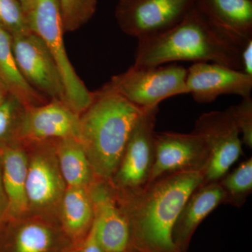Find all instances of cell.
Segmentation results:
<instances>
[{
  "instance_id": "cell-10",
  "label": "cell",
  "mask_w": 252,
  "mask_h": 252,
  "mask_svg": "<svg viewBox=\"0 0 252 252\" xmlns=\"http://www.w3.org/2000/svg\"><path fill=\"white\" fill-rule=\"evenodd\" d=\"M72 246L51 219L28 214L0 225V252H64Z\"/></svg>"
},
{
  "instance_id": "cell-5",
  "label": "cell",
  "mask_w": 252,
  "mask_h": 252,
  "mask_svg": "<svg viewBox=\"0 0 252 252\" xmlns=\"http://www.w3.org/2000/svg\"><path fill=\"white\" fill-rule=\"evenodd\" d=\"M187 75V69L175 64L152 67L133 64L105 85L137 107L152 108L169 97L188 94Z\"/></svg>"
},
{
  "instance_id": "cell-26",
  "label": "cell",
  "mask_w": 252,
  "mask_h": 252,
  "mask_svg": "<svg viewBox=\"0 0 252 252\" xmlns=\"http://www.w3.org/2000/svg\"><path fill=\"white\" fill-rule=\"evenodd\" d=\"M241 102L231 106L233 119L242 135V142L247 147H252V99L251 97L242 98Z\"/></svg>"
},
{
  "instance_id": "cell-15",
  "label": "cell",
  "mask_w": 252,
  "mask_h": 252,
  "mask_svg": "<svg viewBox=\"0 0 252 252\" xmlns=\"http://www.w3.org/2000/svg\"><path fill=\"white\" fill-rule=\"evenodd\" d=\"M186 84L195 102L210 103L223 94L251 97L252 77L217 63H195L187 69Z\"/></svg>"
},
{
  "instance_id": "cell-28",
  "label": "cell",
  "mask_w": 252,
  "mask_h": 252,
  "mask_svg": "<svg viewBox=\"0 0 252 252\" xmlns=\"http://www.w3.org/2000/svg\"><path fill=\"white\" fill-rule=\"evenodd\" d=\"M243 72L252 77V39L243 46L241 51Z\"/></svg>"
},
{
  "instance_id": "cell-30",
  "label": "cell",
  "mask_w": 252,
  "mask_h": 252,
  "mask_svg": "<svg viewBox=\"0 0 252 252\" xmlns=\"http://www.w3.org/2000/svg\"><path fill=\"white\" fill-rule=\"evenodd\" d=\"M18 1L22 4L23 9H24L25 11L26 12L31 8L34 0H18Z\"/></svg>"
},
{
  "instance_id": "cell-27",
  "label": "cell",
  "mask_w": 252,
  "mask_h": 252,
  "mask_svg": "<svg viewBox=\"0 0 252 252\" xmlns=\"http://www.w3.org/2000/svg\"><path fill=\"white\" fill-rule=\"evenodd\" d=\"M72 252H103L96 238L94 224L86 238L74 246Z\"/></svg>"
},
{
  "instance_id": "cell-20",
  "label": "cell",
  "mask_w": 252,
  "mask_h": 252,
  "mask_svg": "<svg viewBox=\"0 0 252 252\" xmlns=\"http://www.w3.org/2000/svg\"><path fill=\"white\" fill-rule=\"evenodd\" d=\"M0 81L9 94L26 107L40 105L50 99L31 87L21 75L15 59L12 36L0 28Z\"/></svg>"
},
{
  "instance_id": "cell-13",
  "label": "cell",
  "mask_w": 252,
  "mask_h": 252,
  "mask_svg": "<svg viewBox=\"0 0 252 252\" xmlns=\"http://www.w3.org/2000/svg\"><path fill=\"white\" fill-rule=\"evenodd\" d=\"M209 161L208 148L198 134L157 132L155 160L149 183L176 172H203L205 174Z\"/></svg>"
},
{
  "instance_id": "cell-12",
  "label": "cell",
  "mask_w": 252,
  "mask_h": 252,
  "mask_svg": "<svg viewBox=\"0 0 252 252\" xmlns=\"http://www.w3.org/2000/svg\"><path fill=\"white\" fill-rule=\"evenodd\" d=\"M96 238L103 252H127L132 246L128 219L109 181L97 179L88 189Z\"/></svg>"
},
{
  "instance_id": "cell-16",
  "label": "cell",
  "mask_w": 252,
  "mask_h": 252,
  "mask_svg": "<svg viewBox=\"0 0 252 252\" xmlns=\"http://www.w3.org/2000/svg\"><path fill=\"white\" fill-rule=\"evenodd\" d=\"M195 6L214 29L240 49L252 39V0H195Z\"/></svg>"
},
{
  "instance_id": "cell-14",
  "label": "cell",
  "mask_w": 252,
  "mask_h": 252,
  "mask_svg": "<svg viewBox=\"0 0 252 252\" xmlns=\"http://www.w3.org/2000/svg\"><path fill=\"white\" fill-rule=\"evenodd\" d=\"M79 131V114L63 101L50 99L40 105L26 107L18 126L17 142L78 139Z\"/></svg>"
},
{
  "instance_id": "cell-3",
  "label": "cell",
  "mask_w": 252,
  "mask_h": 252,
  "mask_svg": "<svg viewBox=\"0 0 252 252\" xmlns=\"http://www.w3.org/2000/svg\"><path fill=\"white\" fill-rule=\"evenodd\" d=\"M144 108L134 105L104 84L79 115L78 140L95 177L109 181L117 171L131 132Z\"/></svg>"
},
{
  "instance_id": "cell-8",
  "label": "cell",
  "mask_w": 252,
  "mask_h": 252,
  "mask_svg": "<svg viewBox=\"0 0 252 252\" xmlns=\"http://www.w3.org/2000/svg\"><path fill=\"white\" fill-rule=\"evenodd\" d=\"M195 4V0H119L114 14L120 29L139 40L174 27Z\"/></svg>"
},
{
  "instance_id": "cell-24",
  "label": "cell",
  "mask_w": 252,
  "mask_h": 252,
  "mask_svg": "<svg viewBox=\"0 0 252 252\" xmlns=\"http://www.w3.org/2000/svg\"><path fill=\"white\" fill-rule=\"evenodd\" d=\"M98 0H59L64 32L77 31L94 16Z\"/></svg>"
},
{
  "instance_id": "cell-23",
  "label": "cell",
  "mask_w": 252,
  "mask_h": 252,
  "mask_svg": "<svg viewBox=\"0 0 252 252\" xmlns=\"http://www.w3.org/2000/svg\"><path fill=\"white\" fill-rule=\"evenodd\" d=\"M25 108L26 106L10 94L0 102V150L18 142V126Z\"/></svg>"
},
{
  "instance_id": "cell-17",
  "label": "cell",
  "mask_w": 252,
  "mask_h": 252,
  "mask_svg": "<svg viewBox=\"0 0 252 252\" xmlns=\"http://www.w3.org/2000/svg\"><path fill=\"white\" fill-rule=\"evenodd\" d=\"M2 163L3 186L7 212L6 220L20 218L29 214L26 182L28 155L26 146L20 142L0 150Z\"/></svg>"
},
{
  "instance_id": "cell-1",
  "label": "cell",
  "mask_w": 252,
  "mask_h": 252,
  "mask_svg": "<svg viewBox=\"0 0 252 252\" xmlns=\"http://www.w3.org/2000/svg\"><path fill=\"white\" fill-rule=\"evenodd\" d=\"M204 172L170 174L130 197L118 195L130 227L132 246L140 252H178L172 239L182 207L200 185Z\"/></svg>"
},
{
  "instance_id": "cell-19",
  "label": "cell",
  "mask_w": 252,
  "mask_h": 252,
  "mask_svg": "<svg viewBox=\"0 0 252 252\" xmlns=\"http://www.w3.org/2000/svg\"><path fill=\"white\" fill-rule=\"evenodd\" d=\"M94 221V207L88 189L67 187L60 205L59 222L74 246L86 238Z\"/></svg>"
},
{
  "instance_id": "cell-32",
  "label": "cell",
  "mask_w": 252,
  "mask_h": 252,
  "mask_svg": "<svg viewBox=\"0 0 252 252\" xmlns=\"http://www.w3.org/2000/svg\"><path fill=\"white\" fill-rule=\"evenodd\" d=\"M74 246L71 247L69 249H67V250H65L64 252H72L73 250H74Z\"/></svg>"
},
{
  "instance_id": "cell-22",
  "label": "cell",
  "mask_w": 252,
  "mask_h": 252,
  "mask_svg": "<svg viewBox=\"0 0 252 252\" xmlns=\"http://www.w3.org/2000/svg\"><path fill=\"white\" fill-rule=\"evenodd\" d=\"M223 194V203L243 206L252 191V158L242 162L231 172L218 181Z\"/></svg>"
},
{
  "instance_id": "cell-2",
  "label": "cell",
  "mask_w": 252,
  "mask_h": 252,
  "mask_svg": "<svg viewBox=\"0 0 252 252\" xmlns=\"http://www.w3.org/2000/svg\"><path fill=\"white\" fill-rule=\"evenodd\" d=\"M137 41L134 65L139 67L190 61L243 70L242 49L214 29L195 6L174 27Z\"/></svg>"
},
{
  "instance_id": "cell-21",
  "label": "cell",
  "mask_w": 252,
  "mask_h": 252,
  "mask_svg": "<svg viewBox=\"0 0 252 252\" xmlns=\"http://www.w3.org/2000/svg\"><path fill=\"white\" fill-rule=\"evenodd\" d=\"M56 154L60 170L68 187L88 189L97 180L77 138L56 140Z\"/></svg>"
},
{
  "instance_id": "cell-9",
  "label": "cell",
  "mask_w": 252,
  "mask_h": 252,
  "mask_svg": "<svg viewBox=\"0 0 252 252\" xmlns=\"http://www.w3.org/2000/svg\"><path fill=\"white\" fill-rule=\"evenodd\" d=\"M193 132L202 137L210 152L203 184L218 182L243 153L231 109L204 113L195 122Z\"/></svg>"
},
{
  "instance_id": "cell-7",
  "label": "cell",
  "mask_w": 252,
  "mask_h": 252,
  "mask_svg": "<svg viewBox=\"0 0 252 252\" xmlns=\"http://www.w3.org/2000/svg\"><path fill=\"white\" fill-rule=\"evenodd\" d=\"M158 111L159 107L144 108L131 132L117 171L109 181L119 196H132L149 185L155 160Z\"/></svg>"
},
{
  "instance_id": "cell-4",
  "label": "cell",
  "mask_w": 252,
  "mask_h": 252,
  "mask_svg": "<svg viewBox=\"0 0 252 252\" xmlns=\"http://www.w3.org/2000/svg\"><path fill=\"white\" fill-rule=\"evenodd\" d=\"M26 13L30 30L44 41L59 68L66 104L80 115L94 100V92L87 89L68 58L59 0H34Z\"/></svg>"
},
{
  "instance_id": "cell-29",
  "label": "cell",
  "mask_w": 252,
  "mask_h": 252,
  "mask_svg": "<svg viewBox=\"0 0 252 252\" xmlns=\"http://www.w3.org/2000/svg\"><path fill=\"white\" fill-rule=\"evenodd\" d=\"M7 212V201L5 195L2 180V163H1V152H0V225L4 221Z\"/></svg>"
},
{
  "instance_id": "cell-25",
  "label": "cell",
  "mask_w": 252,
  "mask_h": 252,
  "mask_svg": "<svg viewBox=\"0 0 252 252\" xmlns=\"http://www.w3.org/2000/svg\"><path fill=\"white\" fill-rule=\"evenodd\" d=\"M0 28L11 36L31 32L27 15L18 0H0Z\"/></svg>"
},
{
  "instance_id": "cell-18",
  "label": "cell",
  "mask_w": 252,
  "mask_h": 252,
  "mask_svg": "<svg viewBox=\"0 0 252 252\" xmlns=\"http://www.w3.org/2000/svg\"><path fill=\"white\" fill-rule=\"evenodd\" d=\"M223 191L218 182L203 184L190 194L177 217L172 232V239L178 252L187 248L194 231L223 203Z\"/></svg>"
},
{
  "instance_id": "cell-31",
  "label": "cell",
  "mask_w": 252,
  "mask_h": 252,
  "mask_svg": "<svg viewBox=\"0 0 252 252\" xmlns=\"http://www.w3.org/2000/svg\"><path fill=\"white\" fill-rule=\"evenodd\" d=\"M9 94L8 93L7 90H6V88L4 87V86L1 84V81H0V102L4 99V97H6V94Z\"/></svg>"
},
{
  "instance_id": "cell-6",
  "label": "cell",
  "mask_w": 252,
  "mask_h": 252,
  "mask_svg": "<svg viewBox=\"0 0 252 252\" xmlns=\"http://www.w3.org/2000/svg\"><path fill=\"white\" fill-rule=\"evenodd\" d=\"M23 144L28 155L26 195L29 214L59 221V207L67 186L60 170L56 140Z\"/></svg>"
},
{
  "instance_id": "cell-11",
  "label": "cell",
  "mask_w": 252,
  "mask_h": 252,
  "mask_svg": "<svg viewBox=\"0 0 252 252\" xmlns=\"http://www.w3.org/2000/svg\"><path fill=\"white\" fill-rule=\"evenodd\" d=\"M12 47L18 69L28 84L48 99L66 104L59 68L44 41L31 32L12 36Z\"/></svg>"
}]
</instances>
